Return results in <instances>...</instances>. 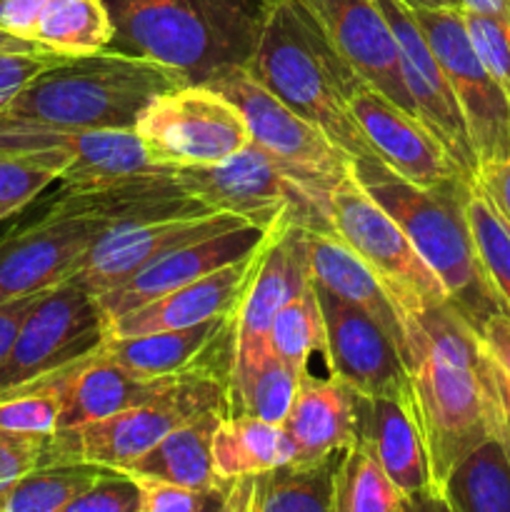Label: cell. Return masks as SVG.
<instances>
[{
    "label": "cell",
    "instance_id": "c3c4849f",
    "mask_svg": "<svg viewBox=\"0 0 510 512\" xmlns=\"http://www.w3.org/2000/svg\"><path fill=\"white\" fill-rule=\"evenodd\" d=\"M475 183L485 190L490 203L498 208L505 223L510 225V155L503 160H490V163L478 165Z\"/></svg>",
    "mask_w": 510,
    "mask_h": 512
},
{
    "label": "cell",
    "instance_id": "f35d334b",
    "mask_svg": "<svg viewBox=\"0 0 510 512\" xmlns=\"http://www.w3.org/2000/svg\"><path fill=\"white\" fill-rule=\"evenodd\" d=\"M268 338L270 348L303 373L313 355L325 358V318L313 278L278 310Z\"/></svg>",
    "mask_w": 510,
    "mask_h": 512
},
{
    "label": "cell",
    "instance_id": "b9f144b4",
    "mask_svg": "<svg viewBox=\"0 0 510 512\" xmlns=\"http://www.w3.org/2000/svg\"><path fill=\"white\" fill-rule=\"evenodd\" d=\"M140 488V512H203L223 510V493L188 488L155 475L130 473Z\"/></svg>",
    "mask_w": 510,
    "mask_h": 512
},
{
    "label": "cell",
    "instance_id": "8992f818",
    "mask_svg": "<svg viewBox=\"0 0 510 512\" xmlns=\"http://www.w3.org/2000/svg\"><path fill=\"white\" fill-rule=\"evenodd\" d=\"M173 178L205 208L243 215L253 225L268 228L293 220L303 230L335 233L328 185L275 158L255 140L220 163L173 168Z\"/></svg>",
    "mask_w": 510,
    "mask_h": 512
},
{
    "label": "cell",
    "instance_id": "681fc988",
    "mask_svg": "<svg viewBox=\"0 0 510 512\" xmlns=\"http://www.w3.org/2000/svg\"><path fill=\"white\" fill-rule=\"evenodd\" d=\"M43 293H33V295H25V298L0 303V365H3L5 358L10 355V348H13L15 338H18V330L20 325H23L25 315L30 313V308L38 303V298Z\"/></svg>",
    "mask_w": 510,
    "mask_h": 512
},
{
    "label": "cell",
    "instance_id": "4fadbf2b",
    "mask_svg": "<svg viewBox=\"0 0 510 512\" xmlns=\"http://www.w3.org/2000/svg\"><path fill=\"white\" fill-rule=\"evenodd\" d=\"M205 85L218 90L240 110L250 130V140L275 158L305 170L330 190L350 173L353 158L345 155L323 130L263 88L243 65H225L215 70Z\"/></svg>",
    "mask_w": 510,
    "mask_h": 512
},
{
    "label": "cell",
    "instance_id": "f1b7e54d",
    "mask_svg": "<svg viewBox=\"0 0 510 512\" xmlns=\"http://www.w3.org/2000/svg\"><path fill=\"white\" fill-rule=\"evenodd\" d=\"M305 253H308L310 275L318 285L338 298L358 305L370 315L405 355V330L393 300L385 293L373 270L343 243L335 233H313L303 230Z\"/></svg>",
    "mask_w": 510,
    "mask_h": 512
},
{
    "label": "cell",
    "instance_id": "30bf717a",
    "mask_svg": "<svg viewBox=\"0 0 510 512\" xmlns=\"http://www.w3.org/2000/svg\"><path fill=\"white\" fill-rule=\"evenodd\" d=\"M108 340L100 300L73 278L53 285L25 315L10 355L0 365V390L63 370Z\"/></svg>",
    "mask_w": 510,
    "mask_h": 512
},
{
    "label": "cell",
    "instance_id": "d590c367",
    "mask_svg": "<svg viewBox=\"0 0 510 512\" xmlns=\"http://www.w3.org/2000/svg\"><path fill=\"white\" fill-rule=\"evenodd\" d=\"M108 470L95 463L38 465L5 493L0 512H68L70 505Z\"/></svg>",
    "mask_w": 510,
    "mask_h": 512
},
{
    "label": "cell",
    "instance_id": "277c9868",
    "mask_svg": "<svg viewBox=\"0 0 510 512\" xmlns=\"http://www.w3.org/2000/svg\"><path fill=\"white\" fill-rule=\"evenodd\" d=\"M113 23L110 50L158 60L205 83L225 65H245L270 0H103Z\"/></svg>",
    "mask_w": 510,
    "mask_h": 512
},
{
    "label": "cell",
    "instance_id": "e575fe53",
    "mask_svg": "<svg viewBox=\"0 0 510 512\" xmlns=\"http://www.w3.org/2000/svg\"><path fill=\"white\" fill-rule=\"evenodd\" d=\"M110 38L113 23L103 0H50L33 30V43L65 58L100 53Z\"/></svg>",
    "mask_w": 510,
    "mask_h": 512
},
{
    "label": "cell",
    "instance_id": "603a6c76",
    "mask_svg": "<svg viewBox=\"0 0 510 512\" xmlns=\"http://www.w3.org/2000/svg\"><path fill=\"white\" fill-rule=\"evenodd\" d=\"M58 148L68 153L70 168L65 170V188H100L135 175L163 173L145 153L138 133L133 130H13L0 133V148Z\"/></svg>",
    "mask_w": 510,
    "mask_h": 512
},
{
    "label": "cell",
    "instance_id": "d4e9b609",
    "mask_svg": "<svg viewBox=\"0 0 510 512\" xmlns=\"http://www.w3.org/2000/svg\"><path fill=\"white\" fill-rule=\"evenodd\" d=\"M295 448V463H318L338 455L358 438L355 393L335 375H300L293 405L283 420Z\"/></svg>",
    "mask_w": 510,
    "mask_h": 512
},
{
    "label": "cell",
    "instance_id": "bcb514c9",
    "mask_svg": "<svg viewBox=\"0 0 510 512\" xmlns=\"http://www.w3.org/2000/svg\"><path fill=\"white\" fill-rule=\"evenodd\" d=\"M50 0H0V30L15 38L33 40L38 18Z\"/></svg>",
    "mask_w": 510,
    "mask_h": 512
},
{
    "label": "cell",
    "instance_id": "f907efd6",
    "mask_svg": "<svg viewBox=\"0 0 510 512\" xmlns=\"http://www.w3.org/2000/svg\"><path fill=\"white\" fill-rule=\"evenodd\" d=\"M493 363V360H490ZM493 383H495V398H498V430L495 435L500 443L505 445V453L510 458V378L493 363Z\"/></svg>",
    "mask_w": 510,
    "mask_h": 512
},
{
    "label": "cell",
    "instance_id": "9a60e30c",
    "mask_svg": "<svg viewBox=\"0 0 510 512\" xmlns=\"http://www.w3.org/2000/svg\"><path fill=\"white\" fill-rule=\"evenodd\" d=\"M243 225L253 223L245 220L243 215L228 213V210H203V213L170 215V218L150 220V223L110 228L90 245L73 280L95 298H100L103 293L133 278L135 273H140L145 265H150L168 250L193 243V240L210 238V235L228 233V230L243 228Z\"/></svg>",
    "mask_w": 510,
    "mask_h": 512
},
{
    "label": "cell",
    "instance_id": "1f68e13d",
    "mask_svg": "<svg viewBox=\"0 0 510 512\" xmlns=\"http://www.w3.org/2000/svg\"><path fill=\"white\" fill-rule=\"evenodd\" d=\"M438 508L453 512H510V458L498 435L475 445L445 478Z\"/></svg>",
    "mask_w": 510,
    "mask_h": 512
},
{
    "label": "cell",
    "instance_id": "ab89813d",
    "mask_svg": "<svg viewBox=\"0 0 510 512\" xmlns=\"http://www.w3.org/2000/svg\"><path fill=\"white\" fill-rule=\"evenodd\" d=\"M465 215L485 278L510 313V225L475 180L465 195Z\"/></svg>",
    "mask_w": 510,
    "mask_h": 512
},
{
    "label": "cell",
    "instance_id": "7c38bea8",
    "mask_svg": "<svg viewBox=\"0 0 510 512\" xmlns=\"http://www.w3.org/2000/svg\"><path fill=\"white\" fill-rule=\"evenodd\" d=\"M108 230L105 220L70 208L58 195L40 218L0 233V303L73 278L90 245Z\"/></svg>",
    "mask_w": 510,
    "mask_h": 512
},
{
    "label": "cell",
    "instance_id": "6da1fadb",
    "mask_svg": "<svg viewBox=\"0 0 510 512\" xmlns=\"http://www.w3.org/2000/svg\"><path fill=\"white\" fill-rule=\"evenodd\" d=\"M403 330V358L438 508L450 470L498 430L493 363L473 323L450 300L403 318Z\"/></svg>",
    "mask_w": 510,
    "mask_h": 512
},
{
    "label": "cell",
    "instance_id": "8d00e7d4",
    "mask_svg": "<svg viewBox=\"0 0 510 512\" xmlns=\"http://www.w3.org/2000/svg\"><path fill=\"white\" fill-rule=\"evenodd\" d=\"M68 153L48 145L0 148V220L28 208L50 183L63 180Z\"/></svg>",
    "mask_w": 510,
    "mask_h": 512
},
{
    "label": "cell",
    "instance_id": "816d5d0a",
    "mask_svg": "<svg viewBox=\"0 0 510 512\" xmlns=\"http://www.w3.org/2000/svg\"><path fill=\"white\" fill-rule=\"evenodd\" d=\"M463 10L480 15H498V18H510V0H460Z\"/></svg>",
    "mask_w": 510,
    "mask_h": 512
},
{
    "label": "cell",
    "instance_id": "f546056e",
    "mask_svg": "<svg viewBox=\"0 0 510 512\" xmlns=\"http://www.w3.org/2000/svg\"><path fill=\"white\" fill-rule=\"evenodd\" d=\"M225 410H208L198 418L188 420L173 433L165 435L153 450L135 460L125 473L155 475V478L173 480L188 488L223 493V480L218 478L213 465V435Z\"/></svg>",
    "mask_w": 510,
    "mask_h": 512
},
{
    "label": "cell",
    "instance_id": "7dc6e473",
    "mask_svg": "<svg viewBox=\"0 0 510 512\" xmlns=\"http://www.w3.org/2000/svg\"><path fill=\"white\" fill-rule=\"evenodd\" d=\"M475 333H478L488 358L493 360V363L510 378V313L508 310H500V313H493L490 318H485L483 325H480Z\"/></svg>",
    "mask_w": 510,
    "mask_h": 512
},
{
    "label": "cell",
    "instance_id": "4316f807",
    "mask_svg": "<svg viewBox=\"0 0 510 512\" xmlns=\"http://www.w3.org/2000/svg\"><path fill=\"white\" fill-rule=\"evenodd\" d=\"M60 198L80 213L105 220L110 228L210 210L180 188L173 170L135 175L100 188H63Z\"/></svg>",
    "mask_w": 510,
    "mask_h": 512
},
{
    "label": "cell",
    "instance_id": "83f0119b",
    "mask_svg": "<svg viewBox=\"0 0 510 512\" xmlns=\"http://www.w3.org/2000/svg\"><path fill=\"white\" fill-rule=\"evenodd\" d=\"M178 378L145 380L135 378L120 365L110 363L95 350L88 358L78 360L65 370L60 388V425L58 430L80 428L95 420L145 403Z\"/></svg>",
    "mask_w": 510,
    "mask_h": 512
},
{
    "label": "cell",
    "instance_id": "d6a6232c",
    "mask_svg": "<svg viewBox=\"0 0 510 512\" xmlns=\"http://www.w3.org/2000/svg\"><path fill=\"white\" fill-rule=\"evenodd\" d=\"M300 375L303 370L280 358L275 350L253 363L230 368V413L253 415L268 423H283L293 405Z\"/></svg>",
    "mask_w": 510,
    "mask_h": 512
},
{
    "label": "cell",
    "instance_id": "ee69618b",
    "mask_svg": "<svg viewBox=\"0 0 510 512\" xmlns=\"http://www.w3.org/2000/svg\"><path fill=\"white\" fill-rule=\"evenodd\" d=\"M65 60L53 50H8L0 48V110L50 65Z\"/></svg>",
    "mask_w": 510,
    "mask_h": 512
},
{
    "label": "cell",
    "instance_id": "f6af8a7d",
    "mask_svg": "<svg viewBox=\"0 0 510 512\" xmlns=\"http://www.w3.org/2000/svg\"><path fill=\"white\" fill-rule=\"evenodd\" d=\"M48 438H13L0 435V503L5 493L18 483L23 475L45 465L48 460Z\"/></svg>",
    "mask_w": 510,
    "mask_h": 512
},
{
    "label": "cell",
    "instance_id": "44dd1931",
    "mask_svg": "<svg viewBox=\"0 0 510 512\" xmlns=\"http://www.w3.org/2000/svg\"><path fill=\"white\" fill-rule=\"evenodd\" d=\"M308 253H305L303 228L283 223L270 240L265 258L250 283L248 295L235 313L233 360L230 368L253 363L270 353V325L278 310L310 283Z\"/></svg>",
    "mask_w": 510,
    "mask_h": 512
},
{
    "label": "cell",
    "instance_id": "ac0fdd59",
    "mask_svg": "<svg viewBox=\"0 0 510 512\" xmlns=\"http://www.w3.org/2000/svg\"><path fill=\"white\" fill-rule=\"evenodd\" d=\"M235 315L203 320L188 328L108 338L98 353L135 378H183L195 373H218L230 380Z\"/></svg>",
    "mask_w": 510,
    "mask_h": 512
},
{
    "label": "cell",
    "instance_id": "ffe728a7",
    "mask_svg": "<svg viewBox=\"0 0 510 512\" xmlns=\"http://www.w3.org/2000/svg\"><path fill=\"white\" fill-rule=\"evenodd\" d=\"M280 223L283 220L268 225V228H263V225H243V228L210 235V238H200L175 250H168L150 265H145L133 278L120 283L118 288L100 295L98 300L105 318L110 323L113 318H120V315L130 313L140 305L153 303V300L163 298V295L173 293V290L183 288V285L253 253L255 248H260V245L273 238Z\"/></svg>",
    "mask_w": 510,
    "mask_h": 512
},
{
    "label": "cell",
    "instance_id": "2e32d148",
    "mask_svg": "<svg viewBox=\"0 0 510 512\" xmlns=\"http://www.w3.org/2000/svg\"><path fill=\"white\" fill-rule=\"evenodd\" d=\"M378 5L395 38L400 73H403V83L413 100L415 113L438 135L460 173L468 180H475L478 158H475L473 143H470L463 110H460L453 88H450L435 53L430 50L423 30L415 23L413 10L403 0H378Z\"/></svg>",
    "mask_w": 510,
    "mask_h": 512
},
{
    "label": "cell",
    "instance_id": "d6986e66",
    "mask_svg": "<svg viewBox=\"0 0 510 512\" xmlns=\"http://www.w3.org/2000/svg\"><path fill=\"white\" fill-rule=\"evenodd\" d=\"M298 3L308 10L330 48L350 65L358 78L415 113L400 73L395 38L378 0H298Z\"/></svg>",
    "mask_w": 510,
    "mask_h": 512
},
{
    "label": "cell",
    "instance_id": "7402d4cb",
    "mask_svg": "<svg viewBox=\"0 0 510 512\" xmlns=\"http://www.w3.org/2000/svg\"><path fill=\"white\" fill-rule=\"evenodd\" d=\"M283 223H288V220H283ZM270 240L255 248L253 253L243 255L240 260H233V263L223 265V268L213 270V273L203 275V278L193 280V283L183 285V288L173 290V293L163 295L153 303L140 305V308L120 315V318H113L108 323V338H125V335L153 333V330L168 328H188V325L220 318V315H235L243 298L248 295L260 263H263Z\"/></svg>",
    "mask_w": 510,
    "mask_h": 512
},
{
    "label": "cell",
    "instance_id": "7a4b0ae2",
    "mask_svg": "<svg viewBox=\"0 0 510 512\" xmlns=\"http://www.w3.org/2000/svg\"><path fill=\"white\" fill-rule=\"evenodd\" d=\"M185 83L178 70L120 50L65 58L35 75L0 110V133L133 130L160 93Z\"/></svg>",
    "mask_w": 510,
    "mask_h": 512
},
{
    "label": "cell",
    "instance_id": "836d02e7",
    "mask_svg": "<svg viewBox=\"0 0 510 512\" xmlns=\"http://www.w3.org/2000/svg\"><path fill=\"white\" fill-rule=\"evenodd\" d=\"M408 495L390 480L378 455L365 440L355 438L340 453L335 470L333 512H413Z\"/></svg>",
    "mask_w": 510,
    "mask_h": 512
},
{
    "label": "cell",
    "instance_id": "5bb4252c",
    "mask_svg": "<svg viewBox=\"0 0 510 512\" xmlns=\"http://www.w3.org/2000/svg\"><path fill=\"white\" fill-rule=\"evenodd\" d=\"M315 290L325 318L328 373L360 398H393L415 405L408 365L395 340L358 305L318 283Z\"/></svg>",
    "mask_w": 510,
    "mask_h": 512
},
{
    "label": "cell",
    "instance_id": "ba28073f",
    "mask_svg": "<svg viewBox=\"0 0 510 512\" xmlns=\"http://www.w3.org/2000/svg\"><path fill=\"white\" fill-rule=\"evenodd\" d=\"M330 223L335 235L373 270L400 320L448 300L443 283L415 250L405 230L353 173L330 190Z\"/></svg>",
    "mask_w": 510,
    "mask_h": 512
},
{
    "label": "cell",
    "instance_id": "9c48e42d",
    "mask_svg": "<svg viewBox=\"0 0 510 512\" xmlns=\"http://www.w3.org/2000/svg\"><path fill=\"white\" fill-rule=\"evenodd\" d=\"M145 153L160 168H193L230 158L250 143L240 110L205 83L165 90L135 123Z\"/></svg>",
    "mask_w": 510,
    "mask_h": 512
},
{
    "label": "cell",
    "instance_id": "3957f363",
    "mask_svg": "<svg viewBox=\"0 0 510 512\" xmlns=\"http://www.w3.org/2000/svg\"><path fill=\"white\" fill-rule=\"evenodd\" d=\"M263 88L323 130L350 158H378L350 113L358 75L330 48L298 0H270L258 43L243 65Z\"/></svg>",
    "mask_w": 510,
    "mask_h": 512
},
{
    "label": "cell",
    "instance_id": "60d3db41",
    "mask_svg": "<svg viewBox=\"0 0 510 512\" xmlns=\"http://www.w3.org/2000/svg\"><path fill=\"white\" fill-rule=\"evenodd\" d=\"M463 20L480 60L510 98V18L463 10Z\"/></svg>",
    "mask_w": 510,
    "mask_h": 512
},
{
    "label": "cell",
    "instance_id": "484cf974",
    "mask_svg": "<svg viewBox=\"0 0 510 512\" xmlns=\"http://www.w3.org/2000/svg\"><path fill=\"white\" fill-rule=\"evenodd\" d=\"M343 453V450H340ZM338 455L318 463H290L258 475L225 480V512H333Z\"/></svg>",
    "mask_w": 510,
    "mask_h": 512
},
{
    "label": "cell",
    "instance_id": "74e56055",
    "mask_svg": "<svg viewBox=\"0 0 510 512\" xmlns=\"http://www.w3.org/2000/svg\"><path fill=\"white\" fill-rule=\"evenodd\" d=\"M68 368L0 390V435L48 438L58 433L60 388Z\"/></svg>",
    "mask_w": 510,
    "mask_h": 512
},
{
    "label": "cell",
    "instance_id": "5b68a950",
    "mask_svg": "<svg viewBox=\"0 0 510 512\" xmlns=\"http://www.w3.org/2000/svg\"><path fill=\"white\" fill-rule=\"evenodd\" d=\"M350 173L405 230L425 263L443 283L450 303L478 330L485 318L505 310L475 250L465 215V195L473 180L453 178L423 188L400 178L380 158H353Z\"/></svg>",
    "mask_w": 510,
    "mask_h": 512
},
{
    "label": "cell",
    "instance_id": "4dcf8cb0",
    "mask_svg": "<svg viewBox=\"0 0 510 512\" xmlns=\"http://www.w3.org/2000/svg\"><path fill=\"white\" fill-rule=\"evenodd\" d=\"M295 458L293 440L283 423L230 413L213 435V465L218 478L235 480L258 475Z\"/></svg>",
    "mask_w": 510,
    "mask_h": 512
},
{
    "label": "cell",
    "instance_id": "cb8c5ba5",
    "mask_svg": "<svg viewBox=\"0 0 510 512\" xmlns=\"http://www.w3.org/2000/svg\"><path fill=\"white\" fill-rule=\"evenodd\" d=\"M355 410H358V438L365 440L378 455L390 480L408 495L415 510L435 508L428 455L415 418V405L393 398L355 395Z\"/></svg>",
    "mask_w": 510,
    "mask_h": 512
},
{
    "label": "cell",
    "instance_id": "7bdbcfd3",
    "mask_svg": "<svg viewBox=\"0 0 510 512\" xmlns=\"http://www.w3.org/2000/svg\"><path fill=\"white\" fill-rule=\"evenodd\" d=\"M68 512H140V488L130 473L108 470L70 505Z\"/></svg>",
    "mask_w": 510,
    "mask_h": 512
},
{
    "label": "cell",
    "instance_id": "52a82bcc",
    "mask_svg": "<svg viewBox=\"0 0 510 512\" xmlns=\"http://www.w3.org/2000/svg\"><path fill=\"white\" fill-rule=\"evenodd\" d=\"M208 410L230 413L228 378L218 373L183 375L145 403L80 428L53 433L45 465L95 463L125 473L165 435Z\"/></svg>",
    "mask_w": 510,
    "mask_h": 512
},
{
    "label": "cell",
    "instance_id": "db71d44e",
    "mask_svg": "<svg viewBox=\"0 0 510 512\" xmlns=\"http://www.w3.org/2000/svg\"><path fill=\"white\" fill-rule=\"evenodd\" d=\"M408 8H430V10H438V8H458L463 10V3L460 0H403Z\"/></svg>",
    "mask_w": 510,
    "mask_h": 512
},
{
    "label": "cell",
    "instance_id": "e0dca14e",
    "mask_svg": "<svg viewBox=\"0 0 510 512\" xmlns=\"http://www.w3.org/2000/svg\"><path fill=\"white\" fill-rule=\"evenodd\" d=\"M348 103L378 158L400 178L423 188H438L453 178H465L438 135L418 115L363 78H355Z\"/></svg>",
    "mask_w": 510,
    "mask_h": 512
},
{
    "label": "cell",
    "instance_id": "8fae6325",
    "mask_svg": "<svg viewBox=\"0 0 510 512\" xmlns=\"http://www.w3.org/2000/svg\"><path fill=\"white\" fill-rule=\"evenodd\" d=\"M463 110L478 165L510 155V98L473 48L463 10L410 8Z\"/></svg>",
    "mask_w": 510,
    "mask_h": 512
},
{
    "label": "cell",
    "instance_id": "f5cc1de1",
    "mask_svg": "<svg viewBox=\"0 0 510 512\" xmlns=\"http://www.w3.org/2000/svg\"><path fill=\"white\" fill-rule=\"evenodd\" d=\"M0 48H8V50H48V48H43V45L33 43V40L15 38V35L3 33V30H0Z\"/></svg>",
    "mask_w": 510,
    "mask_h": 512
}]
</instances>
